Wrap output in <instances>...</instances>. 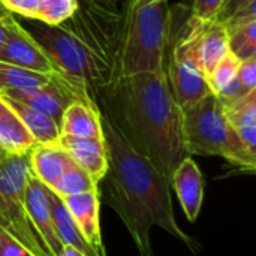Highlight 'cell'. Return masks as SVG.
Returning <instances> with one entry per match:
<instances>
[{
    "label": "cell",
    "mask_w": 256,
    "mask_h": 256,
    "mask_svg": "<svg viewBox=\"0 0 256 256\" xmlns=\"http://www.w3.org/2000/svg\"><path fill=\"white\" fill-rule=\"evenodd\" d=\"M100 120L108 153V171L100 182L104 183L100 200L120 218L140 256H154L153 228L164 230L196 254L200 250L196 240L189 237L176 219L171 182L130 147L106 117L100 114Z\"/></svg>",
    "instance_id": "obj_1"
},
{
    "label": "cell",
    "mask_w": 256,
    "mask_h": 256,
    "mask_svg": "<svg viewBox=\"0 0 256 256\" xmlns=\"http://www.w3.org/2000/svg\"><path fill=\"white\" fill-rule=\"evenodd\" d=\"M96 105L129 146L171 182L172 171L188 153L182 110L171 93L166 70L118 76L99 93Z\"/></svg>",
    "instance_id": "obj_2"
},
{
    "label": "cell",
    "mask_w": 256,
    "mask_h": 256,
    "mask_svg": "<svg viewBox=\"0 0 256 256\" xmlns=\"http://www.w3.org/2000/svg\"><path fill=\"white\" fill-rule=\"evenodd\" d=\"M123 16L90 0H80L72 16L57 26L36 24L30 34L54 63L58 76L80 99L96 104L118 75Z\"/></svg>",
    "instance_id": "obj_3"
},
{
    "label": "cell",
    "mask_w": 256,
    "mask_h": 256,
    "mask_svg": "<svg viewBox=\"0 0 256 256\" xmlns=\"http://www.w3.org/2000/svg\"><path fill=\"white\" fill-rule=\"evenodd\" d=\"M182 129L188 156H219L242 172H255L256 154L243 146L231 129L216 94L210 93L182 110Z\"/></svg>",
    "instance_id": "obj_4"
},
{
    "label": "cell",
    "mask_w": 256,
    "mask_h": 256,
    "mask_svg": "<svg viewBox=\"0 0 256 256\" xmlns=\"http://www.w3.org/2000/svg\"><path fill=\"white\" fill-rule=\"evenodd\" d=\"M122 16L118 75L129 76L162 70L171 28L168 0L128 10Z\"/></svg>",
    "instance_id": "obj_5"
},
{
    "label": "cell",
    "mask_w": 256,
    "mask_h": 256,
    "mask_svg": "<svg viewBox=\"0 0 256 256\" xmlns=\"http://www.w3.org/2000/svg\"><path fill=\"white\" fill-rule=\"evenodd\" d=\"M28 176V153L9 154L0 150V228L34 256H48L27 212Z\"/></svg>",
    "instance_id": "obj_6"
},
{
    "label": "cell",
    "mask_w": 256,
    "mask_h": 256,
    "mask_svg": "<svg viewBox=\"0 0 256 256\" xmlns=\"http://www.w3.org/2000/svg\"><path fill=\"white\" fill-rule=\"evenodd\" d=\"M166 76L171 93L180 110L194 105L212 93L207 76L198 63L195 52V36L189 26L184 34L174 45Z\"/></svg>",
    "instance_id": "obj_7"
},
{
    "label": "cell",
    "mask_w": 256,
    "mask_h": 256,
    "mask_svg": "<svg viewBox=\"0 0 256 256\" xmlns=\"http://www.w3.org/2000/svg\"><path fill=\"white\" fill-rule=\"evenodd\" d=\"M0 62H6L28 70L45 74L54 78H60L54 63L34 40L28 30H26L18 21L14 22L10 33L0 50Z\"/></svg>",
    "instance_id": "obj_8"
},
{
    "label": "cell",
    "mask_w": 256,
    "mask_h": 256,
    "mask_svg": "<svg viewBox=\"0 0 256 256\" xmlns=\"http://www.w3.org/2000/svg\"><path fill=\"white\" fill-rule=\"evenodd\" d=\"M0 94L39 110L40 112L51 117L58 124V128H60L62 116L66 106L74 100H82L60 78H52L50 82L39 86V87L6 90V92H2Z\"/></svg>",
    "instance_id": "obj_9"
},
{
    "label": "cell",
    "mask_w": 256,
    "mask_h": 256,
    "mask_svg": "<svg viewBox=\"0 0 256 256\" xmlns=\"http://www.w3.org/2000/svg\"><path fill=\"white\" fill-rule=\"evenodd\" d=\"M84 240L98 256H106L100 228V190H90L62 198Z\"/></svg>",
    "instance_id": "obj_10"
},
{
    "label": "cell",
    "mask_w": 256,
    "mask_h": 256,
    "mask_svg": "<svg viewBox=\"0 0 256 256\" xmlns=\"http://www.w3.org/2000/svg\"><path fill=\"white\" fill-rule=\"evenodd\" d=\"M26 204L33 230L38 234L46 255L58 256L63 246L54 228L52 213L48 200V188L44 186L36 177H33L32 172L28 176L26 188Z\"/></svg>",
    "instance_id": "obj_11"
},
{
    "label": "cell",
    "mask_w": 256,
    "mask_h": 256,
    "mask_svg": "<svg viewBox=\"0 0 256 256\" xmlns=\"http://www.w3.org/2000/svg\"><path fill=\"white\" fill-rule=\"evenodd\" d=\"M171 189H174L188 222H196L204 201V178L192 156H186L172 171Z\"/></svg>",
    "instance_id": "obj_12"
},
{
    "label": "cell",
    "mask_w": 256,
    "mask_h": 256,
    "mask_svg": "<svg viewBox=\"0 0 256 256\" xmlns=\"http://www.w3.org/2000/svg\"><path fill=\"white\" fill-rule=\"evenodd\" d=\"M188 26L194 30L195 52H196L198 63L204 75L208 76L213 68L219 63V60L230 51L228 30L218 20L204 21V22H196L189 20Z\"/></svg>",
    "instance_id": "obj_13"
},
{
    "label": "cell",
    "mask_w": 256,
    "mask_h": 256,
    "mask_svg": "<svg viewBox=\"0 0 256 256\" xmlns=\"http://www.w3.org/2000/svg\"><path fill=\"white\" fill-rule=\"evenodd\" d=\"M58 144L68 152L70 159L87 171L93 180L102 182L108 171V153L102 138H78L60 135Z\"/></svg>",
    "instance_id": "obj_14"
},
{
    "label": "cell",
    "mask_w": 256,
    "mask_h": 256,
    "mask_svg": "<svg viewBox=\"0 0 256 256\" xmlns=\"http://www.w3.org/2000/svg\"><path fill=\"white\" fill-rule=\"evenodd\" d=\"M74 160L58 142L36 144L28 152V166L33 177L51 189Z\"/></svg>",
    "instance_id": "obj_15"
},
{
    "label": "cell",
    "mask_w": 256,
    "mask_h": 256,
    "mask_svg": "<svg viewBox=\"0 0 256 256\" xmlns=\"http://www.w3.org/2000/svg\"><path fill=\"white\" fill-rule=\"evenodd\" d=\"M60 135L78 138H102V120L96 104L86 100L70 102L60 122Z\"/></svg>",
    "instance_id": "obj_16"
},
{
    "label": "cell",
    "mask_w": 256,
    "mask_h": 256,
    "mask_svg": "<svg viewBox=\"0 0 256 256\" xmlns=\"http://www.w3.org/2000/svg\"><path fill=\"white\" fill-rule=\"evenodd\" d=\"M224 116L243 146L256 154V90L234 102L222 104Z\"/></svg>",
    "instance_id": "obj_17"
},
{
    "label": "cell",
    "mask_w": 256,
    "mask_h": 256,
    "mask_svg": "<svg viewBox=\"0 0 256 256\" xmlns=\"http://www.w3.org/2000/svg\"><path fill=\"white\" fill-rule=\"evenodd\" d=\"M36 146L34 138L21 122L9 100L0 94V150L9 154H26Z\"/></svg>",
    "instance_id": "obj_18"
},
{
    "label": "cell",
    "mask_w": 256,
    "mask_h": 256,
    "mask_svg": "<svg viewBox=\"0 0 256 256\" xmlns=\"http://www.w3.org/2000/svg\"><path fill=\"white\" fill-rule=\"evenodd\" d=\"M48 200H50V207L52 213L54 228H56V232L62 246H70L84 256H98L88 246V243L84 240L82 234L80 232L78 226L70 218L68 208L64 207L62 198L57 196L51 189H48Z\"/></svg>",
    "instance_id": "obj_19"
},
{
    "label": "cell",
    "mask_w": 256,
    "mask_h": 256,
    "mask_svg": "<svg viewBox=\"0 0 256 256\" xmlns=\"http://www.w3.org/2000/svg\"><path fill=\"white\" fill-rule=\"evenodd\" d=\"M6 99L9 100L12 108L20 116V118L24 123V126L27 128V130L34 138L36 144L58 142L60 128H58V124L51 117H48L46 114H44L39 110L32 108V106H28L26 104H21V102L9 99V98H6Z\"/></svg>",
    "instance_id": "obj_20"
},
{
    "label": "cell",
    "mask_w": 256,
    "mask_h": 256,
    "mask_svg": "<svg viewBox=\"0 0 256 256\" xmlns=\"http://www.w3.org/2000/svg\"><path fill=\"white\" fill-rule=\"evenodd\" d=\"M54 76L28 70L6 62H0V93L6 90H18L39 87L50 82Z\"/></svg>",
    "instance_id": "obj_21"
},
{
    "label": "cell",
    "mask_w": 256,
    "mask_h": 256,
    "mask_svg": "<svg viewBox=\"0 0 256 256\" xmlns=\"http://www.w3.org/2000/svg\"><path fill=\"white\" fill-rule=\"evenodd\" d=\"M51 190L57 196L64 198V196L82 194V192L100 190V184L96 180H93L87 171H84L81 166L72 162L68 166V170L62 174V177L56 182V184L51 188Z\"/></svg>",
    "instance_id": "obj_22"
},
{
    "label": "cell",
    "mask_w": 256,
    "mask_h": 256,
    "mask_svg": "<svg viewBox=\"0 0 256 256\" xmlns=\"http://www.w3.org/2000/svg\"><path fill=\"white\" fill-rule=\"evenodd\" d=\"M228 30V48L238 60L256 57V18L232 26Z\"/></svg>",
    "instance_id": "obj_23"
},
{
    "label": "cell",
    "mask_w": 256,
    "mask_h": 256,
    "mask_svg": "<svg viewBox=\"0 0 256 256\" xmlns=\"http://www.w3.org/2000/svg\"><path fill=\"white\" fill-rule=\"evenodd\" d=\"M80 0H38L36 21L48 26H57L74 15Z\"/></svg>",
    "instance_id": "obj_24"
},
{
    "label": "cell",
    "mask_w": 256,
    "mask_h": 256,
    "mask_svg": "<svg viewBox=\"0 0 256 256\" xmlns=\"http://www.w3.org/2000/svg\"><path fill=\"white\" fill-rule=\"evenodd\" d=\"M256 18V0H225L214 20L226 28Z\"/></svg>",
    "instance_id": "obj_25"
},
{
    "label": "cell",
    "mask_w": 256,
    "mask_h": 256,
    "mask_svg": "<svg viewBox=\"0 0 256 256\" xmlns=\"http://www.w3.org/2000/svg\"><path fill=\"white\" fill-rule=\"evenodd\" d=\"M240 62L231 51H228L219 63L213 68V70L207 76V82L210 87V92L213 94H219L232 80L237 78Z\"/></svg>",
    "instance_id": "obj_26"
},
{
    "label": "cell",
    "mask_w": 256,
    "mask_h": 256,
    "mask_svg": "<svg viewBox=\"0 0 256 256\" xmlns=\"http://www.w3.org/2000/svg\"><path fill=\"white\" fill-rule=\"evenodd\" d=\"M224 2L225 0H194L192 14L189 20L196 22L214 20Z\"/></svg>",
    "instance_id": "obj_27"
},
{
    "label": "cell",
    "mask_w": 256,
    "mask_h": 256,
    "mask_svg": "<svg viewBox=\"0 0 256 256\" xmlns=\"http://www.w3.org/2000/svg\"><path fill=\"white\" fill-rule=\"evenodd\" d=\"M237 76L246 93L256 90V57L240 62Z\"/></svg>",
    "instance_id": "obj_28"
},
{
    "label": "cell",
    "mask_w": 256,
    "mask_h": 256,
    "mask_svg": "<svg viewBox=\"0 0 256 256\" xmlns=\"http://www.w3.org/2000/svg\"><path fill=\"white\" fill-rule=\"evenodd\" d=\"M10 14H18L28 20L38 18V0H2Z\"/></svg>",
    "instance_id": "obj_29"
},
{
    "label": "cell",
    "mask_w": 256,
    "mask_h": 256,
    "mask_svg": "<svg viewBox=\"0 0 256 256\" xmlns=\"http://www.w3.org/2000/svg\"><path fill=\"white\" fill-rule=\"evenodd\" d=\"M0 256H34L20 242L0 228Z\"/></svg>",
    "instance_id": "obj_30"
},
{
    "label": "cell",
    "mask_w": 256,
    "mask_h": 256,
    "mask_svg": "<svg viewBox=\"0 0 256 256\" xmlns=\"http://www.w3.org/2000/svg\"><path fill=\"white\" fill-rule=\"evenodd\" d=\"M15 21L16 20H15L14 14H9V15L0 18V50L3 48V45H4V42H6V39H8V36L10 33V28H12Z\"/></svg>",
    "instance_id": "obj_31"
},
{
    "label": "cell",
    "mask_w": 256,
    "mask_h": 256,
    "mask_svg": "<svg viewBox=\"0 0 256 256\" xmlns=\"http://www.w3.org/2000/svg\"><path fill=\"white\" fill-rule=\"evenodd\" d=\"M154 2H164V0H128L124 12L134 10L136 8H141V6H146V4H150V3H154Z\"/></svg>",
    "instance_id": "obj_32"
},
{
    "label": "cell",
    "mask_w": 256,
    "mask_h": 256,
    "mask_svg": "<svg viewBox=\"0 0 256 256\" xmlns=\"http://www.w3.org/2000/svg\"><path fill=\"white\" fill-rule=\"evenodd\" d=\"M93 3H98L106 9H111V10H117L118 12V4H120V0H90Z\"/></svg>",
    "instance_id": "obj_33"
},
{
    "label": "cell",
    "mask_w": 256,
    "mask_h": 256,
    "mask_svg": "<svg viewBox=\"0 0 256 256\" xmlns=\"http://www.w3.org/2000/svg\"><path fill=\"white\" fill-rule=\"evenodd\" d=\"M58 256H84L82 254H80L78 250H75L74 248L70 246H63L62 252L58 254Z\"/></svg>",
    "instance_id": "obj_34"
},
{
    "label": "cell",
    "mask_w": 256,
    "mask_h": 256,
    "mask_svg": "<svg viewBox=\"0 0 256 256\" xmlns=\"http://www.w3.org/2000/svg\"><path fill=\"white\" fill-rule=\"evenodd\" d=\"M9 14H10V12L3 6V3H2V0H0V18H2V16H6V15H9Z\"/></svg>",
    "instance_id": "obj_35"
}]
</instances>
